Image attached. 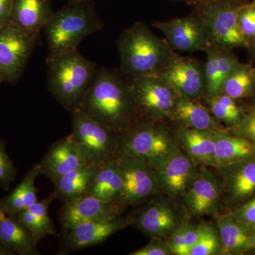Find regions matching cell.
I'll return each mask as SVG.
<instances>
[{"mask_svg":"<svg viewBox=\"0 0 255 255\" xmlns=\"http://www.w3.org/2000/svg\"><path fill=\"white\" fill-rule=\"evenodd\" d=\"M76 110L122 134L140 120L130 82L110 69L97 70Z\"/></svg>","mask_w":255,"mask_h":255,"instance_id":"6da1fadb","label":"cell"},{"mask_svg":"<svg viewBox=\"0 0 255 255\" xmlns=\"http://www.w3.org/2000/svg\"><path fill=\"white\" fill-rule=\"evenodd\" d=\"M117 43L119 72L128 82L142 77L157 76L175 53L166 40L156 36L142 21L126 28Z\"/></svg>","mask_w":255,"mask_h":255,"instance_id":"7a4b0ae2","label":"cell"},{"mask_svg":"<svg viewBox=\"0 0 255 255\" xmlns=\"http://www.w3.org/2000/svg\"><path fill=\"white\" fill-rule=\"evenodd\" d=\"M102 28L103 22L91 0L69 2L53 12L43 28L48 43L47 58L78 50L82 40Z\"/></svg>","mask_w":255,"mask_h":255,"instance_id":"3957f363","label":"cell"},{"mask_svg":"<svg viewBox=\"0 0 255 255\" xmlns=\"http://www.w3.org/2000/svg\"><path fill=\"white\" fill-rule=\"evenodd\" d=\"M46 64L50 92L65 110H76L97 73V64L78 49L47 58Z\"/></svg>","mask_w":255,"mask_h":255,"instance_id":"277c9868","label":"cell"},{"mask_svg":"<svg viewBox=\"0 0 255 255\" xmlns=\"http://www.w3.org/2000/svg\"><path fill=\"white\" fill-rule=\"evenodd\" d=\"M71 114V135L87 163L98 167L117 157L120 150L121 132L79 111Z\"/></svg>","mask_w":255,"mask_h":255,"instance_id":"5b68a950","label":"cell"},{"mask_svg":"<svg viewBox=\"0 0 255 255\" xmlns=\"http://www.w3.org/2000/svg\"><path fill=\"white\" fill-rule=\"evenodd\" d=\"M243 4L231 0H200L193 6L206 23L212 46L231 50L247 48L238 23Z\"/></svg>","mask_w":255,"mask_h":255,"instance_id":"8992f818","label":"cell"},{"mask_svg":"<svg viewBox=\"0 0 255 255\" xmlns=\"http://www.w3.org/2000/svg\"><path fill=\"white\" fill-rule=\"evenodd\" d=\"M174 147L168 130L154 121L140 119L122 134L120 150L152 167Z\"/></svg>","mask_w":255,"mask_h":255,"instance_id":"52a82bcc","label":"cell"},{"mask_svg":"<svg viewBox=\"0 0 255 255\" xmlns=\"http://www.w3.org/2000/svg\"><path fill=\"white\" fill-rule=\"evenodd\" d=\"M39 35L7 22L0 26V74L3 82L18 81L36 46Z\"/></svg>","mask_w":255,"mask_h":255,"instance_id":"ba28073f","label":"cell"},{"mask_svg":"<svg viewBox=\"0 0 255 255\" xmlns=\"http://www.w3.org/2000/svg\"><path fill=\"white\" fill-rule=\"evenodd\" d=\"M140 119H169L179 95L159 76L142 77L129 82Z\"/></svg>","mask_w":255,"mask_h":255,"instance_id":"9c48e42d","label":"cell"},{"mask_svg":"<svg viewBox=\"0 0 255 255\" xmlns=\"http://www.w3.org/2000/svg\"><path fill=\"white\" fill-rule=\"evenodd\" d=\"M152 26L163 33L169 46L174 52H196L212 47L206 23L196 11L182 17L157 21Z\"/></svg>","mask_w":255,"mask_h":255,"instance_id":"30bf717a","label":"cell"},{"mask_svg":"<svg viewBox=\"0 0 255 255\" xmlns=\"http://www.w3.org/2000/svg\"><path fill=\"white\" fill-rule=\"evenodd\" d=\"M117 159L123 179L122 203L124 206L139 204L155 194L159 185L152 166L120 150Z\"/></svg>","mask_w":255,"mask_h":255,"instance_id":"8fae6325","label":"cell"},{"mask_svg":"<svg viewBox=\"0 0 255 255\" xmlns=\"http://www.w3.org/2000/svg\"><path fill=\"white\" fill-rule=\"evenodd\" d=\"M157 76L180 97L196 101L204 98V65L194 58L183 56L175 52Z\"/></svg>","mask_w":255,"mask_h":255,"instance_id":"7c38bea8","label":"cell"},{"mask_svg":"<svg viewBox=\"0 0 255 255\" xmlns=\"http://www.w3.org/2000/svg\"><path fill=\"white\" fill-rule=\"evenodd\" d=\"M124 205L88 195L67 201L60 211V224L65 232L82 223L112 219L120 216Z\"/></svg>","mask_w":255,"mask_h":255,"instance_id":"4fadbf2b","label":"cell"},{"mask_svg":"<svg viewBox=\"0 0 255 255\" xmlns=\"http://www.w3.org/2000/svg\"><path fill=\"white\" fill-rule=\"evenodd\" d=\"M153 169L159 187L172 196L185 194L195 174L190 157L176 147Z\"/></svg>","mask_w":255,"mask_h":255,"instance_id":"5bb4252c","label":"cell"},{"mask_svg":"<svg viewBox=\"0 0 255 255\" xmlns=\"http://www.w3.org/2000/svg\"><path fill=\"white\" fill-rule=\"evenodd\" d=\"M132 223V219L120 216L82 223L65 232L64 249L71 252L97 246Z\"/></svg>","mask_w":255,"mask_h":255,"instance_id":"9a60e30c","label":"cell"},{"mask_svg":"<svg viewBox=\"0 0 255 255\" xmlns=\"http://www.w3.org/2000/svg\"><path fill=\"white\" fill-rule=\"evenodd\" d=\"M87 164L70 134L52 146L38 164L41 174L53 183L64 174Z\"/></svg>","mask_w":255,"mask_h":255,"instance_id":"2e32d148","label":"cell"},{"mask_svg":"<svg viewBox=\"0 0 255 255\" xmlns=\"http://www.w3.org/2000/svg\"><path fill=\"white\" fill-rule=\"evenodd\" d=\"M221 185L207 170L194 174L185 193V202L191 214L196 216L211 214L219 203Z\"/></svg>","mask_w":255,"mask_h":255,"instance_id":"e0dca14e","label":"cell"},{"mask_svg":"<svg viewBox=\"0 0 255 255\" xmlns=\"http://www.w3.org/2000/svg\"><path fill=\"white\" fill-rule=\"evenodd\" d=\"M205 53L207 58L204 65V98L210 99L223 94L225 82L240 61L231 49L212 46Z\"/></svg>","mask_w":255,"mask_h":255,"instance_id":"ac0fdd59","label":"cell"},{"mask_svg":"<svg viewBox=\"0 0 255 255\" xmlns=\"http://www.w3.org/2000/svg\"><path fill=\"white\" fill-rule=\"evenodd\" d=\"M215 142L216 167L226 168L255 159V144L225 130H211Z\"/></svg>","mask_w":255,"mask_h":255,"instance_id":"d6986e66","label":"cell"},{"mask_svg":"<svg viewBox=\"0 0 255 255\" xmlns=\"http://www.w3.org/2000/svg\"><path fill=\"white\" fill-rule=\"evenodd\" d=\"M142 233L152 238H160L170 235L180 225L177 211L167 204L155 203L142 210L132 219Z\"/></svg>","mask_w":255,"mask_h":255,"instance_id":"ffe728a7","label":"cell"},{"mask_svg":"<svg viewBox=\"0 0 255 255\" xmlns=\"http://www.w3.org/2000/svg\"><path fill=\"white\" fill-rule=\"evenodd\" d=\"M53 12L51 0H14L8 21L40 35Z\"/></svg>","mask_w":255,"mask_h":255,"instance_id":"44dd1931","label":"cell"},{"mask_svg":"<svg viewBox=\"0 0 255 255\" xmlns=\"http://www.w3.org/2000/svg\"><path fill=\"white\" fill-rule=\"evenodd\" d=\"M224 189L230 202L240 205L255 194V159L223 168Z\"/></svg>","mask_w":255,"mask_h":255,"instance_id":"7402d4cb","label":"cell"},{"mask_svg":"<svg viewBox=\"0 0 255 255\" xmlns=\"http://www.w3.org/2000/svg\"><path fill=\"white\" fill-rule=\"evenodd\" d=\"M169 119L180 124L181 127L187 128L201 130H217L224 128L209 108L201 105L199 101L180 96Z\"/></svg>","mask_w":255,"mask_h":255,"instance_id":"603a6c76","label":"cell"},{"mask_svg":"<svg viewBox=\"0 0 255 255\" xmlns=\"http://www.w3.org/2000/svg\"><path fill=\"white\" fill-rule=\"evenodd\" d=\"M216 223L222 254L241 255L253 249V230L240 222L231 213L218 216Z\"/></svg>","mask_w":255,"mask_h":255,"instance_id":"cb8c5ba5","label":"cell"},{"mask_svg":"<svg viewBox=\"0 0 255 255\" xmlns=\"http://www.w3.org/2000/svg\"><path fill=\"white\" fill-rule=\"evenodd\" d=\"M97 171V167L87 164L58 178L53 182L56 198L65 203L90 195Z\"/></svg>","mask_w":255,"mask_h":255,"instance_id":"d4e9b609","label":"cell"},{"mask_svg":"<svg viewBox=\"0 0 255 255\" xmlns=\"http://www.w3.org/2000/svg\"><path fill=\"white\" fill-rule=\"evenodd\" d=\"M0 243L19 255H38L37 243L31 232L16 216H8L0 209Z\"/></svg>","mask_w":255,"mask_h":255,"instance_id":"484cf974","label":"cell"},{"mask_svg":"<svg viewBox=\"0 0 255 255\" xmlns=\"http://www.w3.org/2000/svg\"><path fill=\"white\" fill-rule=\"evenodd\" d=\"M123 179L117 157L97 167L90 195L111 203H122ZM124 205V204H123Z\"/></svg>","mask_w":255,"mask_h":255,"instance_id":"4316f807","label":"cell"},{"mask_svg":"<svg viewBox=\"0 0 255 255\" xmlns=\"http://www.w3.org/2000/svg\"><path fill=\"white\" fill-rule=\"evenodd\" d=\"M178 136L194 163L216 167L215 142L211 130L181 127Z\"/></svg>","mask_w":255,"mask_h":255,"instance_id":"83f0119b","label":"cell"},{"mask_svg":"<svg viewBox=\"0 0 255 255\" xmlns=\"http://www.w3.org/2000/svg\"><path fill=\"white\" fill-rule=\"evenodd\" d=\"M41 174L39 164H36L28 171L14 190L0 202V209L8 216H16L38 201L36 179Z\"/></svg>","mask_w":255,"mask_h":255,"instance_id":"f1b7e54d","label":"cell"},{"mask_svg":"<svg viewBox=\"0 0 255 255\" xmlns=\"http://www.w3.org/2000/svg\"><path fill=\"white\" fill-rule=\"evenodd\" d=\"M55 199L56 196L53 192L46 199L36 201L28 209L16 215L20 222L31 232L37 244L47 236L56 233L53 221L48 215V207Z\"/></svg>","mask_w":255,"mask_h":255,"instance_id":"f546056e","label":"cell"},{"mask_svg":"<svg viewBox=\"0 0 255 255\" xmlns=\"http://www.w3.org/2000/svg\"><path fill=\"white\" fill-rule=\"evenodd\" d=\"M255 92V69L238 62L225 82L223 93L239 100L252 97Z\"/></svg>","mask_w":255,"mask_h":255,"instance_id":"4dcf8cb0","label":"cell"},{"mask_svg":"<svg viewBox=\"0 0 255 255\" xmlns=\"http://www.w3.org/2000/svg\"><path fill=\"white\" fill-rule=\"evenodd\" d=\"M221 251V241L214 228L204 223L199 226L197 242L189 255H211Z\"/></svg>","mask_w":255,"mask_h":255,"instance_id":"1f68e13d","label":"cell"},{"mask_svg":"<svg viewBox=\"0 0 255 255\" xmlns=\"http://www.w3.org/2000/svg\"><path fill=\"white\" fill-rule=\"evenodd\" d=\"M240 29L246 43V49L255 54V2L245 3L238 13Z\"/></svg>","mask_w":255,"mask_h":255,"instance_id":"d6a6232c","label":"cell"},{"mask_svg":"<svg viewBox=\"0 0 255 255\" xmlns=\"http://www.w3.org/2000/svg\"><path fill=\"white\" fill-rule=\"evenodd\" d=\"M224 129L229 133L244 137L255 144V110L251 106L247 109L239 123Z\"/></svg>","mask_w":255,"mask_h":255,"instance_id":"836d02e7","label":"cell"},{"mask_svg":"<svg viewBox=\"0 0 255 255\" xmlns=\"http://www.w3.org/2000/svg\"><path fill=\"white\" fill-rule=\"evenodd\" d=\"M6 142L0 139V186L3 189H9L17 175V169L9 158L6 150Z\"/></svg>","mask_w":255,"mask_h":255,"instance_id":"e575fe53","label":"cell"},{"mask_svg":"<svg viewBox=\"0 0 255 255\" xmlns=\"http://www.w3.org/2000/svg\"><path fill=\"white\" fill-rule=\"evenodd\" d=\"M208 105H209V110L213 116L220 122L226 124L228 128L232 127L241 122V117H238L228 110L226 107L221 105L214 97L206 99Z\"/></svg>","mask_w":255,"mask_h":255,"instance_id":"d590c367","label":"cell"},{"mask_svg":"<svg viewBox=\"0 0 255 255\" xmlns=\"http://www.w3.org/2000/svg\"><path fill=\"white\" fill-rule=\"evenodd\" d=\"M231 214L240 222L251 230L255 228V196L243 204L236 206Z\"/></svg>","mask_w":255,"mask_h":255,"instance_id":"8d00e7d4","label":"cell"},{"mask_svg":"<svg viewBox=\"0 0 255 255\" xmlns=\"http://www.w3.org/2000/svg\"><path fill=\"white\" fill-rule=\"evenodd\" d=\"M148 245L132 252L131 255H169L172 254L167 243L159 242L157 238L153 239Z\"/></svg>","mask_w":255,"mask_h":255,"instance_id":"74e56055","label":"cell"},{"mask_svg":"<svg viewBox=\"0 0 255 255\" xmlns=\"http://www.w3.org/2000/svg\"><path fill=\"white\" fill-rule=\"evenodd\" d=\"M199 234V226H192L186 223L185 231H184V241L182 250V255H189L193 247L195 246Z\"/></svg>","mask_w":255,"mask_h":255,"instance_id":"f35d334b","label":"cell"},{"mask_svg":"<svg viewBox=\"0 0 255 255\" xmlns=\"http://www.w3.org/2000/svg\"><path fill=\"white\" fill-rule=\"evenodd\" d=\"M14 0H0V26L9 21Z\"/></svg>","mask_w":255,"mask_h":255,"instance_id":"ab89813d","label":"cell"},{"mask_svg":"<svg viewBox=\"0 0 255 255\" xmlns=\"http://www.w3.org/2000/svg\"><path fill=\"white\" fill-rule=\"evenodd\" d=\"M16 254V252L13 251L12 249L9 247L5 246L3 243H0V255H15Z\"/></svg>","mask_w":255,"mask_h":255,"instance_id":"60d3db41","label":"cell"},{"mask_svg":"<svg viewBox=\"0 0 255 255\" xmlns=\"http://www.w3.org/2000/svg\"><path fill=\"white\" fill-rule=\"evenodd\" d=\"M175 1H184V2L187 3L189 6H192L193 7V6L197 4L200 0H175Z\"/></svg>","mask_w":255,"mask_h":255,"instance_id":"b9f144b4","label":"cell"},{"mask_svg":"<svg viewBox=\"0 0 255 255\" xmlns=\"http://www.w3.org/2000/svg\"><path fill=\"white\" fill-rule=\"evenodd\" d=\"M252 242H253V249H255V228L253 230V233H252Z\"/></svg>","mask_w":255,"mask_h":255,"instance_id":"7bdbcfd3","label":"cell"},{"mask_svg":"<svg viewBox=\"0 0 255 255\" xmlns=\"http://www.w3.org/2000/svg\"><path fill=\"white\" fill-rule=\"evenodd\" d=\"M231 1H238L241 3H249L253 1V0H231Z\"/></svg>","mask_w":255,"mask_h":255,"instance_id":"ee69618b","label":"cell"},{"mask_svg":"<svg viewBox=\"0 0 255 255\" xmlns=\"http://www.w3.org/2000/svg\"><path fill=\"white\" fill-rule=\"evenodd\" d=\"M69 2H80V1H89V0H68Z\"/></svg>","mask_w":255,"mask_h":255,"instance_id":"f6af8a7d","label":"cell"},{"mask_svg":"<svg viewBox=\"0 0 255 255\" xmlns=\"http://www.w3.org/2000/svg\"><path fill=\"white\" fill-rule=\"evenodd\" d=\"M252 107H253V108L255 110V101H254V102H253V105H251Z\"/></svg>","mask_w":255,"mask_h":255,"instance_id":"bcb514c9","label":"cell"},{"mask_svg":"<svg viewBox=\"0 0 255 255\" xmlns=\"http://www.w3.org/2000/svg\"><path fill=\"white\" fill-rule=\"evenodd\" d=\"M1 82H3L2 78H1V74H0V83H1Z\"/></svg>","mask_w":255,"mask_h":255,"instance_id":"7dc6e473","label":"cell"},{"mask_svg":"<svg viewBox=\"0 0 255 255\" xmlns=\"http://www.w3.org/2000/svg\"><path fill=\"white\" fill-rule=\"evenodd\" d=\"M253 1H255V0H253Z\"/></svg>","mask_w":255,"mask_h":255,"instance_id":"c3c4849f","label":"cell"},{"mask_svg":"<svg viewBox=\"0 0 255 255\" xmlns=\"http://www.w3.org/2000/svg\"><path fill=\"white\" fill-rule=\"evenodd\" d=\"M254 2H255V1H254Z\"/></svg>","mask_w":255,"mask_h":255,"instance_id":"681fc988","label":"cell"}]
</instances>
